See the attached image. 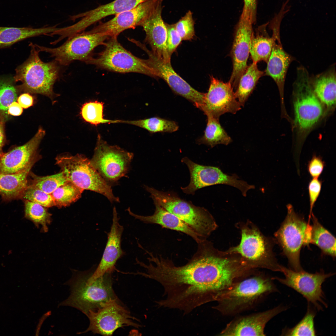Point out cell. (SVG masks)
<instances>
[{"label":"cell","mask_w":336,"mask_h":336,"mask_svg":"<svg viewBox=\"0 0 336 336\" xmlns=\"http://www.w3.org/2000/svg\"><path fill=\"white\" fill-rule=\"evenodd\" d=\"M144 188L154 202L178 217L203 239H207L217 228L213 217L203 207L196 206L172 193L146 185Z\"/></svg>","instance_id":"8992f818"},{"label":"cell","mask_w":336,"mask_h":336,"mask_svg":"<svg viewBox=\"0 0 336 336\" xmlns=\"http://www.w3.org/2000/svg\"><path fill=\"white\" fill-rule=\"evenodd\" d=\"M33 166L12 174L0 173V195L5 201L21 199L28 184V177Z\"/></svg>","instance_id":"83f0119b"},{"label":"cell","mask_w":336,"mask_h":336,"mask_svg":"<svg viewBox=\"0 0 336 336\" xmlns=\"http://www.w3.org/2000/svg\"><path fill=\"white\" fill-rule=\"evenodd\" d=\"M311 225L310 244H314L322 253L333 258L336 256V238L319 222L313 213L311 215Z\"/></svg>","instance_id":"1f68e13d"},{"label":"cell","mask_w":336,"mask_h":336,"mask_svg":"<svg viewBox=\"0 0 336 336\" xmlns=\"http://www.w3.org/2000/svg\"><path fill=\"white\" fill-rule=\"evenodd\" d=\"M333 66L325 72L311 77L313 87L317 97L328 110L336 104V75Z\"/></svg>","instance_id":"4316f807"},{"label":"cell","mask_w":336,"mask_h":336,"mask_svg":"<svg viewBox=\"0 0 336 336\" xmlns=\"http://www.w3.org/2000/svg\"><path fill=\"white\" fill-rule=\"evenodd\" d=\"M4 137L2 124L0 123V158L4 153L2 147L4 143Z\"/></svg>","instance_id":"681fc988"},{"label":"cell","mask_w":336,"mask_h":336,"mask_svg":"<svg viewBox=\"0 0 336 336\" xmlns=\"http://www.w3.org/2000/svg\"><path fill=\"white\" fill-rule=\"evenodd\" d=\"M166 24L167 29V50L169 55L171 57L182 40L175 28L174 24L166 23Z\"/></svg>","instance_id":"7bdbcfd3"},{"label":"cell","mask_w":336,"mask_h":336,"mask_svg":"<svg viewBox=\"0 0 336 336\" xmlns=\"http://www.w3.org/2000/svg\"><path fill=\"white\" fill-rule=\"evenodd\" d=\"M21 199L38 203L45 207L55 206L53 198L51 194H47L28 184L24 192Z\"/></svg>","instance_id":"60d3db41"},{"label":"cell","mask_w":336,"mask_h":336,"mask_svg":"<svg viewBox=\"0 0 336 336\" xmlns=\"http://www.w3.org/2000/svg\"><path fill=\"white\" fill-rule=\"evenodd\" d=\"M116 123H124L135 126L152 133L173 132L176 131L179 126L175 121L158 117L132 120H116Z\"/></svg>","instance_id":"836d02e7"},{"label":"cell","mask_w":336,"mask_h":336,"mask_svg":"<svg viewBox=\"0 0 336 336\" xmlns=\"http://www.w3.org/2000/svg\"><path fill=\"white\" fill-rule=\"evenodd\" d=\"M286 307L273 309L236 317L227 324L219 336H265L264 329L272 318L286 310Z\"/></svg>","instance_id":"44dd1931"},{"label":"cell","mask_w":336,"mask_h":336,"mask_svg":"<svg viewBox=\"0 0 336 336\" xmlns=\"http://www.w3.org/2000/svg\"><path fill=\"white\" fill-rule=\"evenodd\" d=\"M45 134L44 130L40 127L26 144L4 153L0 158V173H16L33 166L40 157L37 150Z\"/></svg>","instance_id":"ffe728a7"},{"label":"cell","mask_w":336,"mask_h":336,"mask_svg":"<svg viewBox=\"0 0 336 336\" xmlns=\"http://www.w3.org/2000/svg\"><path fill=\"white\" fill-rule=\"evenodd\" d=\"M241 107L230 82H224L211 76L209 89L205 94L203 110L207 116L219 119L225 113L235 114Z\"/></svg>","instance_id":"ac0fdd59"},{"label":"cell","mask_w":336,"mask_h":336,"mask_svg":"<svg viewBox=\"0 0 336 336\" xmlns=\"http://www.w3.org/2000/svg\"><path fill=\"white\" fill-rule=\"evenodd\" d=\"M22 111V107L16 101L12 102L9 105L7 110L8 114L15 116L20 115Z\"/></svg>","instance_id":"c3c4849f"},{"label":"cell","mask_w":336,"mask_h":336,"mask_svg":"<svg viewBox=\"0 0 336 336\" xmlns=\"http://www.w3.org/2000/svg\"><path fill=\"white\" fill-rule=\"evenodd\" d=\"M174 25L182 40H189L194 38L195 35L194 21L193 13L190 10Z\"/></svg>","instance_id":"b9f144b4"},{"label":"cell","mask_w":336,"mask_h":336,"mask_svg":"<svg viewBox=\"0 0 336 336\" xmlns=\"http://www.w3.org/2000/svg\"><path fill=\"white\" fill-rule=\"evenodd\" d=\"M116 208L113 210L112 222L107 240L100 262L94 273L89 275L91 280L95 279L106 273H112L115 270V264L119 259L125 254L121 247V237L123 226L119 222Z\"/></svg>","instance_id":"603a6c76"},{"label":"cell","mask_w":336,"mask_h":336,"mask_svg":"<svg viewBox=\"0 0 336 336\" xmlns=\"http://www.w3.org/2000/svg\"><path fill=\"white\" fill-rule=\"evenodd\" d=\"M18 103L22 108H27L33 104V97L29 93H25L21 94L17 99Z\"/></svg>","instance_id":"7dc6e473"},{"label":"cell","mask_w":336,"mask_h":336,"mask_svg":"<svg viewBox=\"0 0 336 336\" xmlns=\"http://www.w3.org/2000/svg\"><path fill=\"white\" fill-rule=\"evenodd\" d=\"M280 26H272L274 42L271 54L267 62L265 74L271 77L276 83L279 91L282 112H286L284 102V88L287 73L291 63L294 58L283 48L280 35Z\"/></svg>","instance_id":"7402d4cb"},{"label":"cell","mask_w":336,"mask_h":336,"mask_svg":"<svg viewBox=\"0 0 336 336\" xmlns=\"http://www.w3.org/2000/svg\"><path fill=\"white\" fill-rule=\"evenodd\" d=\"M268 23L258 28L255 34L253 33L250 44V53L253 62L257 63L264 61L268 62L274 42V38L270 37L266 30Z\"/></svg>","instance_id":"f546056e"},{"label":"cell","mask_w":336,"mask_h":336,"mask_svg":"<svg viewBox=\"0 0 336 336\" xmlns=\"http://www.w3.org/2000/svg\"><path fill=\"white\" fill-rule=\"evenodd\" d=\"M24 201L25 217L32 221L37 226L41 225L42 230L47 231V225L51 222V214L44 207L38 203L28 200Z\"/></svg>","instance_id":"d590c367"},{"label":"cell","mask_w":336,"mask_h":336,"mask_svg":"<svg viewBox=\"0 0 336 336\" xmlns=\"http://www.w3.org/2000/svg\"><path fill=\"white\" fill-rule=\"evenodd\" d=\"M271 278L255 271L240 279L220 295L213 309L224 315H236L254 307L277 291Z\"/></svg>","instance_id":"7a4b0ae2"},{"label":"cell","mask_w":336,"mask_h":336,"mask_svg":"<svg viewBox=\"0 0 336 336\" xmlns=\"http://www.w3.org/2000/svg\"><path fill=\"white\" fill-rule=\"evenodd\" d=\"M111 274L106 273L94 280L90 279L88 275L74 276L68 282L70 294L60 306L74 307L86 315L106 301L118 299L113 288Z\"/></svg>","instance_id":"5b68a950"},{"label":"cell","mask_w":336,"mask_h":336,"mask_svg":"<svg viewBox=\"0 0 336 336\" xmlns=\"http://www.w3.org/2000/svg\"><path fill=\"white\" fill-rule=\"evenodd\" d=\"M207 123L203 136L198 141L200 143L211 147L218 144L227 145L232 139L220 124L219 119L207 116Z\"/></svg>","instance_id":"d6a6232c"},{"label":"cell","mask_w":336,"mask_h":336,"mask_svg":"<svg viewBox=\"0 0 336 336\" xmlns=\"http://www.w3.org/2000/svg\"><path fill=\"white\" fill-rule=\"evenodd\" d=\"M104 104L97 101L84 104L81 112L82 118L85 121L96 126L102 124H110L111 120L103 118Z\"/></svg>","instance_id":"f35d334b"},{"label":"cell","mask_w":336,"mask_h":336,"mask_svg":"<svg viewBox=\"0 0 336 336\" xmlns=\"http://www.w3.org/2000/svg\"><path fill=\"white\" fill-rule=\"evenodd\" d=\"M56 163L60 167L67 180L83 190H88L101 194L111 203L119 202L114 195L111 186L103 178L84 156H57Z\"/></svg>","instance_id":"9c48e42d"},{"label":"cell","mask_w":336,"mask_h":336,"mask_svg":"<svg viewBox=\"0 0 336 336\" xmlns=\"http://www.w3.org/2000/svg\"><path fill=\"white\" fill-rule=\"evenodd\" d=\"M109 37L105 33H94L90 30L68 38L64 43L57 48L35 44L40 52L49 53L60 65L67 66L75 60L85 62L91 56L94 49L99 45H105V41Z\"/></svg>","instance_id":"7c38bea8"},{"label":"cell","mask_w":336,"mask_h":336,"mask_svg":"<svg viewBox=\"0 0 336 336\" xmlns=\"http://www.w3.org/2000/svg\"><path fill=\"white\" fill-rule=\"evenodd\" d=\"M147 0H114L86 12L74 15L75 20L80 18L75 23L76 29L79 31H84L92 24L106 16L116 15L134 8Z\"/></svg>","instance_id":"d4e9b609"},{"label":"cell","mask_w":336,"mask_h":336,"mask_svg":"<svg viewBox=\"0 0 336 336\" xmlns=\"http://www.w3.org/2000/svg\"><path fill=\"white\" fill-rule=\"evenodd\" d=\"M325 166V163L321 157L314 155L308 162V171L312 178H319Z\"/></svg>","instance_id":"f6af8a7d"},{"label":"cell","mask_w":336,"mask_h":336,"mask_svg":"<svg viewBox=\"0 0 336 336\" xmlns=\"http://www.w3.org/2000/svg\"><path fill=\"white\" fill-rule=\"evenodd\" d=\"M29 45L30 55L16 68L14 81L21 82L20 87L26 92L40 94L53 100L58 95L54 92L53 86L59 77L60 65L55 60L48 62L43 61L35 44L30 43Z\"/></svg>","instance_id":"3957f363"},{"label":"cell","mask_w":336,"mask_h":336,"mask_svg":"<svg viewBox=\"0 0 336 336\" xmlns=\"http://www.w3.org/2000/svg\"><path fill=\"white\" fill-rule=\"evenodd\" d=\"M322 185V181L321 180H319V178H312L309 182L308 190L310 204V210L308 223H310L311 215L312 213L313 208L320 194Z\"/></svg>","instance_id":"ee69618b"},{"label":"cell","mask_w":336,"mask_h":336,"mask_svg":"<svg viewBox=\"0 0 336 336\" xmlns=\"http://www.w3.org/2000/svg\"><path fill=\"white\" fill-rule=\"evenodd\" d=\"M281 272L285 276L284 278L274 277L272 278V279L278 281L301 294L318 310L322 309L321 304L325 307L327 306L324 301L322 286L326 280L333 276L334 273H325L322 270L314 273L304 270L296 271L282 265Z\"/></svg>","instance_id":"5bb4252c"},{"label":"cell","mask_w":336,"mask_h":336,"mask_svg":"<svg viewBox=\"0 0 336 336\" xmlns=\"http://www.w3.org/2000/svg\"><path fill=\"white\" fill-rule=\"evenodd\" d=\"M13 77L0 76V112H7L8 107L17 99V87Z\"/></svg>","instance_id":"74e56055"},{"label":"cell","mask_w":336,"mask_h":336,"mask_svg":"<svg viewBox=\"0 0 336 336\" xmlns=\"http://www.w3.org/2000/svg\"><path fill=\"white\" fill-rule=\"evenodd\" d=\"M133 157L132 153L117 146L110 145L99 134L94 154L90 161L93 167L110 184L127 176Z\"/></svg>","instance_id":"8fae6325"},{"label":"cell","mask_w":336,"mask_h":336,"mask_svg":"<svg viewBox=\"0 0 336 336\" xmlns=\"http://www.w3.org/2000/svg\"><path fill=\"white\" fill-rule=\"evenodd\" d=\"M84 190L68 181L57 188L52 194L55 206L61 207L69 205L81 197Z\"/></svg>","instance_id":"e575fe53"},{"label":"cell","mask_w":336,"mask_h":336,"mask_svg":"<svg viewBox=\"0 0 336 336\" xmlns=\"http://www.w3.org/2000/svg\"><path fill=\"white\" fill-rule=\"evenodd\" d=\"M117 38L110 37L105 44V49L97 57L94 58L91 56L85 62L117 72H136L157 77L144 59L135 56L125 49Z\"/></svg>","instance_id":"30bf717a"},{"label":"cell","mask_w":336,"mask_h":336,"mask_svg":"<svg viewBox=\"0 0 336 336\" xmlns=\"http://www.w3.org/2000/svg\"><path fill=\"white\" fill-rule=\"evenodd\" d=\"M293 84L294 123L299 135L304 136L320 119L323 108L314 92L307 69L301 66L297 68Z\"/></svg>","instance_id":"52a82bcc"},{"label":"cell","mask_w":336,"mask_h":336,"mask_svg":"<svg viewBox=\"0 0 336 336\" xmlns=\"http://www.w3.org/2000/svg\"><path fill=\"white\" fill-rule=\"evenodd\" d=\"M315 314L308 308L303 318L296 325L291 329H285L282 335L286 336H315L314 325Z\"/></svg>","instance_id":"ab89813d"},{"label":"cell","mask_w":336,"mask_h":336,"mask_svg":"<svg viewBox=\"0 0 336 336\" xmlns=\"http://www.w3.org/2000/svg\"><path fill=\"white\" fill-rule=\"evenodd\" d=\"M257 0H244L242 14L248 17L253 24L257 20Z\"/></svg>","instance_id":"bcb514c9"},{"label":"cell","mask_w":336,"mask_h":336,"mask_svg":"<svg viewBox=\"0 0 336 336\" xmlns=\"http://www.w3.org/2000/svg\"><path fill=\"white\" fill-rule=\"evenodd\" d=\"M29 174L31 178L30 181L28 180V184L49 194H52L58 187L68 181L62 172L45 176L36 175L31 171Z\"/></svg>","instance_id":"8d00e7d4"},{"label":"cell","mask_w":336,"mask_h":336,"mask_svg":"<svg viewBox=\"0 0 336 336\" xmlns=\"http://www.w3.org/2000/svg\"><path fill=\"white\" fill-rule=\"evenodd\" d=\"M236 226L240 230L241 239L239 244L227 251L239 255L251 268L267 269L281 272V265L278 263L273 251L274 239L264 236L252 222H239Z\"/></svg>","instance_id":"277c9868"},{"label":"cell","mask_w":336,"mask_h":336,"mask_svg":"<svg viewBox=\"0 0 336 336\" xmlns=\"http://www.w3.org/2000/svg\"><path fill=\"white\" fill-rule=\"evenodd\" d=\"M198 244L196 253L183 265L176 266L161 255L152 257L147 277L162 286L165 296L156 301L158 306L187 314L216 301L237 280V268L230 255L216 248L207 239Z\"/></svg>","instance_id":"6da1fadb"},{"label":"cell","mask_w":336,"mask_h":336,"mask_svg":"<svg viewBox=\"0 0 336 336\" xmlns=\"http://www.w3.org/2000/svg\"><path fill=\"white\" fill-rule=\"evenodd\" d=\"M57 25L39 28L0 26V49L8 48L26 39L51 34L58 29Z\"/></svg>","instance_id":"f1b7e54d"},{"label":"cell","mask_w":336,"mask_h":336,"mask_svg":"<svg viewBox=\"0 0 336 336\" xmlns=\"http://www.w3.org/2000/svg\"><path fill=\"white\" fill-rule=\"evenodd\" d=\"M162 5L158 7L140 25L146 33L145 41L152 52L164 61L170 62L166 47L167 29L162 17Z\"/></svg>","instance_id":"cb8c5ba5"},{"label":"cell","mask_w":336,"mask_h":336,"mask_svg":"<svg viewBox=\"0 0 336 336\" xmlns=\"http://www.w3.org/2000/svg\"><path fill=\"white\" fill-rule=\"evenodd\" d=\"M253 23L241 14L235 29L231 54L233 69L229 80L233 88L237 87L239 79L247 67Z\"/></svg>","instance_id":"d6986e66"},{"label":"cell","mask_w":336,"mask_h":336,"mask_svg":"<svg viewBox=\"0 0 336 336\" xmlns=\"http://www.w3.org/2000/svg\"><path fill=\"white\" fill-rule=\"evenodd\" d=\"M154 213L151 215L144 216L136 214L129 207L127 210L135 219L147 224L160 225L167 229L183 232L192 238L197 244L205 240L199 236L185 223L175 215L169 212L157 203Z\"/></svg>","instance_id":"484cf974"},{"label":"cell","mask_w":336,"mask_h":336,"mask_svg":"<svg viewBox=\"0 0 336 336\" xmlns=\"http://www.w3.org/2000/svg\"><path fill=\"white\" fill-rule=\"evenodd\" d=\"M118 299H111L95 310H90L86 315L89 325L83 334L91 331L94 334L112 335L117 329L131 326L138 328L141 325L133 320H138L119 303Z\"/></svg>","instance_id":"4fadbf2b"},{"label":"cell","mask_w":336,"mask_h":336,"mask_svg":"<svg viewBox=\"0 0 336 336\" xmlns=\"http://www.w3.org/2000/svg\"><path fill=\"white\" fill-rule=\"evenodd\" d=\"M181 161L187 165L190 174L189 184L185 187L181 188L182 191L187 194H194L197 190L205 187L225 184L237 188L244 196H246L247 191L254 188V185L238 180L236 175H227L218 167L200 165L187 157L182 159Z\"/></svg>","instance_id":"9a60e30c"},{"label":"cell","mask_w":336,"mask_h":336,"mask_svg":"<svg viewBox=\"0 0 336 336\" xmlns=\"http://www.w3.org/2000/svg\"><path fill=\"white\" fill-rule=\"evenodd\" d=\"M133 43L147 54L148 58L144 60L153 70L157 77L163 79L175 93L203 110L205 93L197 91L190 86L175 71L170 62H166L159 58L140 41L135 40Z\"/></svg>","instance_id":"2e32d148"},{"label":"cell","mask_w":336,"mask_h":336,"mask_svg":"<svg viewBox=\"0 0 336 336\" xmlns=\"http://www.w3.org/2000/svg\"><path fill=\"white\" fill-rule=\"evenodd\" d=\"M287 213L280 227L274 234L275 242L287 257L291 269L303 270L300 262L302 246L310 244L311 225L295 211L292 205L287 206Z\"/></svg>","instance_id":"ba28073f"},{"label":"cell","mask_w":336,"mask_h":336,"mask_svg":"<svg viewBox=\"0 0 336 336\" xmlns=\"http://www.w3.org/2000/svg\"><path fill=\"white\" fill-rule=\"evenodd\" d=\"M164 0H147L134 8L115 15L105 22L100 23L91 31L105 33L110 37L117 38L123 31L134 29L146 20Z\"/></svg>","instance_id":"e0dca14e"},{"label":"cell","mask_w":336,"mask_h":336,"mask_svg":"<svg viewBox=\"0 0 336 336\" xmlns=\"http://www.w3.org/2000/svg\"><path fill=\"white\" fill-rule=\"evenodd\" d=\"M264 72L259 70L256 63L253 62L241 76L235 94L237 101L243 106Z\"/></svg>","instance_id":"4dcf8cb0"}]
</instances>
